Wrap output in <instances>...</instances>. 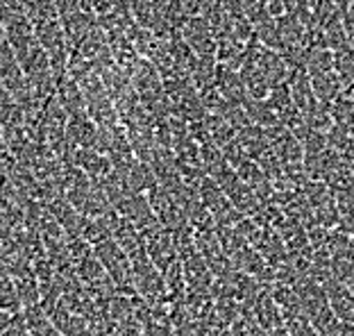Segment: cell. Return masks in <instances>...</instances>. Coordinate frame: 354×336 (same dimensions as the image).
<instances>
[{"label":"cell","mask_w":354,"mask_h":336,"mask_svg":"<svg viewBox=\"0 0 354 336\" xmlns=\"http://www.w3.org/2000/svg\"><path fill=\"white\" fill-rule=\"evenodd\" d=\"M311 84H313V91L318 95V100L325 102V105H334L336 100L343 98L345 84L336 71H325V73L311 75Z\"/></svg>","instance_id":"5b68a950"},{"label":"cell","mask_w":354,"mask_h":336,"mask_svg":"<svg viewBox=\"0 0 354 336\" xmlns=\"http://www.w3.org/2000/svg\"><path fill=\"white\" fill-rule=\"evenodd\" d=\"M57 98H59L64 109H66L71 116L86 114V95H84L82 86H80L77 80H73L71 75L59 82V86H57Z\"/></svg>","instance_id":"8992f818"},{"label":"cell","mask_w":354,"mask_h":336,"mask_svg":"<svg viewBox=\"0 0 354 336\" xmlns=\"http://www.w3.org/2000/svg\"><path fill=\"white\" fill-rule=\"evenodd\" d=\"M30 0H0L3 14H28Z\"/></svg>","instance_id":"8fae6325"},{"label":"cell","mask_w":354,"mask_h":336,"mask_svg":"<svg viewBox=\"0 0 354 336\" xmlns=\"http://www.w3.org/2000/svg\"><path fill=\"white\" fill-rule=\"evenodd\" d=\"M218 71H221L218 55H203V57H198L196 66L191 71V80L198 86L200 93L216 89V84H218Z\"/></svg>","instance_id":"277c9868"},{"label":"cell","mask_w":354,"mask_h":336,"mask_svg":"<svg viewBox=\"0 0 354 336\" xmlns=\"http://www.w3.org/2000/svg\"><path fill=\"white\" fill-rule=\"evenodd\" d=\"M241 75H243V82L248 86L250 98H268V95H270V91H272L270 80L266 77V73L259 66H257L254 62L245 59L243 66H241Z\"/></svg>","instance_id":"52a82bcc"},{"label":"cell","mask_w":354,"mask_h":336,"mask_svg":"<svg viewBox=\"0 0 354 336\" xmlns=\"http://www.w3.org/2000/svg\"><path fill=\"white\" fill-rule=\"evenodd\" d=\"M304 71L309 75L334 71V50H329L325 46H309L307 59H304Z\"/></svg>","instance_id":"ba28073f"},{"label":"cell","mask_w":354,"mask_h":336,"mask_svg":"<svg viewBox=\"0 0 354 336\" xmlns=\"http://www.w3.org/2000/svg\"><path fill=\"white\" fill-rule=\"evenodd\" d=\"M218 91L223 93L225 100L234 102V105H245L250 100V93H248V86L243 82V75L241 71L236 68H230V66H223L221 64V71H218Z\"/></svg>","instance_id":"7a4b0ae2"},{"label":"cell","mask_w":354,"mask_h":336,"mask_svg":"<svg viewBox=\"0 0 354 336\" xmlns=\"http://www.w3.org/2000/svg\"><path fill=\"white\" fill-rule=\"evenodd\" d=\"M288 86H291V93H293V100L295 105L300 107V111L304 116L311 114L313 109L320 105L316 91H313V84H311V75L307 71H295L288 80Z\"/></svg>","instance_id":"3957f363"},{"label":"cell","mask_w":354,"mask_h":336,"mask_svg":"<svg viewBox=\"0 0 354 336\" xmlns=\"http://www.w3.org/2000/svg\"><path fill=\"white\" fill-rule=\"evenodd\" d=\"M182 35L189 46L196 50L198 57L203 55H218V39L214 35V28L209 26L205 16H189L182 26Z\"/></svg>","instance_id":"6da1fadb"},{"label":"cell","mask_w":354,"mask_h":336,"mask_svg":"<svg viewBox=\"0 0 354 336\" xmlns=\"http://www.w3.org/2000/svg\"><path fill=\"white\" fill-rule=\"evenodd\" d=\"M28 16L32 19V23H35V26H39V23H46V21L59 19V5H57V0H30Z\"/></svg>","instance_id":"30bf717a"},{"label":"cell","mask_w":354,"mask_h":336,"mask_svg":"<svg viewBox=\"0 0 354 336\" xmlns=\"http://www.w3.org/2000/svg\"><path fill=\"white\" fill-rule=\"evenodd\" d=\"M334 71L341 75L345 86L354 82V48L350 44L334 50Z\"/></svg>","instance_id":"9c48e42d"}]
</instances>
